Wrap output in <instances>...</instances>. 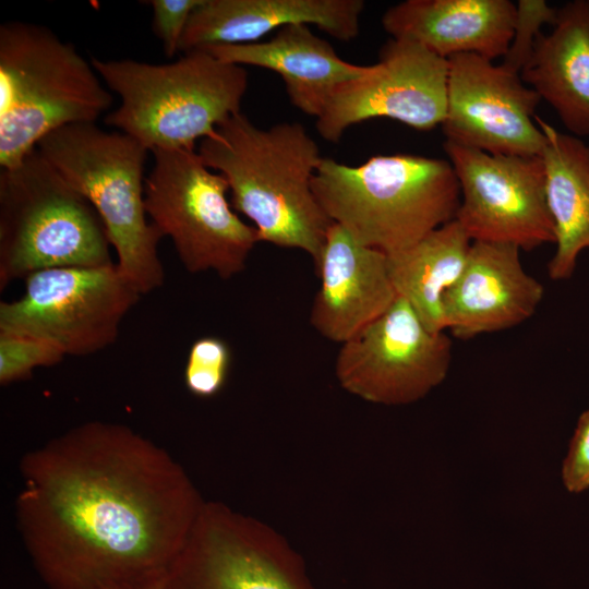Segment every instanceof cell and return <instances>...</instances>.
I'll use <instances>...</instances> for the list:
<instances>
[{
    "label": "cell",
    "instance_id": "cell-8",
    "mask_svg": "<svg viewBox=\"0 0 589 589\" xmlns=\"http://www.w3.org/2000/svg\"><path fill=\"white\" fill-rule=\"evenodd\" d=\"M145 178L147 216L169 237L184 268L214 272L221 279L240 274L259 242L228 201L225 177L208 168L196 149H157Z\"/></svg>",
    "mask_w": 589,
    "mask_h": 589
},
{
    "label": "cell",
    "instance_id": "cell-14",
    "mask_svg": "<svg viewBox=\"0 0 589 589\" xmlns=\"http://www.w3.org/2000/svg\"><path fill=\"white\" fill-rule=\"evenodd\" d=\"M447 60L445 141L493 155L540 156L544 135L534 111L541 98L520 74L473 53Z\"/></svg>",
    "mask_w": 589,
    "mask_h": 589
},
{
    "label": "cell",
    "instance_id": "cell-28",
    "mask_svg": "<svg viewBox=\"0 0 589 589\" xmlns=\"http://www.w3.org/2000/svg\"><path fill=\"white\" fill-rule=\"evenodd\" d=\"M165 577L142 581L139 584L113 587L109 589H165Z\"/></svg>",
    "mask_w": 589,
    "mask_h": 589
},
{
    "label": "cell",
    "instance_id": "cell-17",
    "mask_svg": "<svg viewBox=\"0 0 589 589\" xmlns=\"http://www.w3.org/2000/svg\"><path fill=\"white\" fill-rule=\"evenodd\" d=\"M362 0H202L193 11L179 52L257 43L291 24L315 25L340 40L360 29Z\"/></svg>",
    "mask_w": 589,
    "mask_h": 589
},
{
    "label": "cell",
    "instance_id": "cell-23",
    "mask_svg": "<svg viewBox=\"0 0 589 589\" xmlns=\"http://www.w3.org/2000/svg\"><path fill=\"white\" fill-rule=\"evenodd\" d=\"M231 365V350L221 338L204 336L190 347L185 366L187 389L199 398L216 396L225 386Z\"/></svg>",
    "mask_w": 589,
    "mask_h": 589
},
{
    "label": "cell",
    "instance_id": "cell-3",
    "mask_svg": "<svg viewBox=\"0 0 589 589\" xmlns=\"http://www.w3.org/2000/svg\"><path fill=\"white\" fill-rule=\"evenodd\" d=\"M312 191L333 223L393 254L456 219L460 188L449 160L378 155L359 166L323 157Z\"/></svg>",
    "mask_w": 589,
    "mask_h": 589
},
{
    "label": "cell",
    "instance_id": "cell-19",
    "mask_svg": "<svg viewBox=\"0 0 589 589\" xmlns=\"http://www.w3.org/2000/svg\"><path fill=\"white\" fill-rule=\"evenodd\" d=\"M204 50L229 63L276 72L285 84L290 103L315 118L323 113L341 86L369 73L372 65L342 60L332 44L315 35L305 24L284 26L265 41Z\"/></svg>",
    "mask_w": 589,
    "mask_h": 589
},
{
    "label": "cell",
    "instance_id": "cell-26",
    "mask_svg": "<svg viewBox=\"0 0 589 589\" xmlns=\"http://www.w3.org/2000/svg\"><path fill=\"white\" fill-rule=\"evenodd\" d=\"M143 3L152 8V31L166 56L172 58L179 52L188 22L202 0H148Z\"/></svg>",
    "mask_w": 589,
    "mask_h": 589
},
{
    "label": "cell",
    "instance_id": "cell-7",
    "mask_svg": "<svg viewBox=\"0 0 589 589\" xmlns=\"http://www.w3.org/2000/svg\"><path fill=\"white\" fill-rule=\"evenodd\" d=\"M91 203L36 147L0 171V289L52 267L112 264Z\"/></svg>",
    "mask_w": 589,
    "mask_h": 589
},
{
    "label": "cell",
    "instance_id": "cell-12",
    "mask_svg": "<svg viewBox=\"0 0 589 589\" xmlns=\"http://www.w3.org/2000/svg\"><path fill=\"white\" fill-rule=\"evenodd\" d=\"M460 188L456 220L471 241L532 251L555 243L540 156L493 155L444 142Z\"/></svg>",
    "mask_w": 589,
    "mask_h": 589
},
{
    "label": "cell",
    "instance_id": "cell-9",
    "mask_svg": "<svg viewBox=\"0 0 589 589\" xmlns=\"http://www.w3.org/2000/svg\"><path fill=\"white\" fill-rule=\"evenodd\" d=\"M24 279L19 299L0 302V332L47 340L72 357L112 345L141 297L116 263L46 268Z\"/></svg>",
    "mask_w": 589,
    "mask_h": 589
},
{
    "label": "cell",
    "instance_id": "cell-11",
    "mask_svg": "<svg viewBox=\"0 0 589 589\" xmlns=\"http://www.w3.org/2000/svg\"><path fill=\"white\" fill-rule=\"evenodd\" d=\"M452 346L445 332L430 330L397 297L384 314L341 344L335 376L341 388L368 402L409 405L444 382Z\"/></svg>",
    "mask_w": 589,
    "mask_h": 589
},
{
    "label": "cell",
    "instance_id": "cell-27",
    "mask_svg": "<svg viewBox=\"0 0 589 589\" xmlns=\"http://www.w3.org/2000/svg\"><path fill=\"white\" fill-rule=\"evenodd\" d=\"M561 474L568 492L580 493L589 489V409L578 418Z\"/></svg>",
    "mask_w": 589,
    "mask_h": 589
},
{
    "label": "cell",
    "instance_id": "cell-22",
    "mask_svg": "<svg viewBox=\"0 0 589 589\" xmlns=\"http://www.w3.org/2000/svg\"><path fill=\"white\" fill-rule=\"evenodd\" d=\"M471 239L454 219L412 247L387 254L388 269L398 297L406 300L432 332H445L443 301L457 281Z\"/></svg>",
    "mask_w": 589,
    "mask_h": 589
},
{
    "label": "cell",
    "instance_id": "cell-1",
    "mask_svg": "<svg viewBox=\"0 0 589 589\" xmlns=\"http://www.w3.org/2000/svg\"><path fill=\"white\" fill-rule=\"evenodd\" d=\"M15 521L48 589L161 578L205 503L165 448L116 422L75 425L25 453Z\"/></svg>",
    "mask_w": 589,
    "mask_h": 589
},
{
    "label": "cell",
    "instance_id": "cell-4",
    "mask_svg": "<svg viewBox=\"0 0 589 589\" xmlns=\"http://www.w3.org/2000/svg\"><path fill=\"white\" fill-rule=\"evenodd\" d=\"M91 63L121 99L106 124L152 153L195 149L197 140L215 135L221 122L241 112L249 83L244 67L206 50L189 51L170 63L95 57Z\"/></svg>",
    "mask_w": 589,
    "mask_h": 589
},
{
    "label": "cell",
    "instance_id": "cell-13",
    "mask_svg": "<svg viewBox=\"0 0 589 589\" xmlns=\"http://www.w3.org/2000/svg\"><path fill=\"white\" fill-rule=\"evenodd\" d=\"M447 82V59L412 40L390 38L369 73L335 93L316 118V131L338 143L351 125L376 118L432 130L446 116Z\"/></svg>",
    "mask_w": 589,
    "mask_h": 589
},
{
    "label": "cell",
    "instance_id": "cell-25",
    "mask_svg": "<svg viewBox=\"0 0 589 589\" xmlns=\"http://www.w3.org/2000/svg\"><path fill=\"white\" fill-rule=\"evenodd\" d=\"M557 10L543 0H519L513 38L502 64L519 73L532 52L534 43L544 24L554 25Z\"/></svg>",
    "mask_w": 589,
    "mask_h": 589
},
{
    "label": "cell",
    "instance_id": "cell-24",
    "mask_svg": "<svg viewBox=\"0 0 589 589\" xmlns=\"http://www.w3.org/2000/svg\"><path fill=\"white\" fill-rule=\"evenodd\" d=\"M64 357L63 351L47 340L0 332V384L28 380L35 369L57 365Z\"/></svg>",
    "mask_w": 589,
    "mask_h": 589
},
{
    "label": "cell",
    "instance_id": "cell-21",
    "mask_svg": "<svg viewBox=\"0 0 589 589\" xmlns=\"http://www.w3.org/2000/svg\"><path fill=\"white\" fill-rule=\"evenodd\" d=\"M544 135L541 159L548 207L554 224L556 250L548 264L549 277L573 276L579 254L589 249V146L534 117Z\"/></svg>",
    "mask_w": 589,
    "mask_h": 589
},
{
    "label": "cell",
    "instance_id": "cell-2",
    "mask_svg": "<svg viewBox=\"0 0 589 589\" xmlns=\"http://www.w3.org/2000/svg\"><path fill=\"white\" fill-rule=\"evenodd\" d=\"M197 153L225 177L232 208L253 223L259 242L301 250L317 264L333 221L312 191L323 157L301 123L262 129L239 112L202 140Z\"/></svg>",
    "mask_w": 589,
    "mask_h": 589
},
{
    "label": "cell",
    "instance_id": "cell-18",
    "mask_svg": "<svg viewBox=\"0 0 589 589\" xmlns=\"http://www.w3.org/2000/svg\"><path fill=\"white\" fill-rule=\"evenodd\" d=\"M515 20L509 0H406L384 12L382 26L392 38L412 40L444 59L473 53L493 61L506 55Z\"/></svg>",
    "mask_w": 589,
    "mask_h": 589
},
{
    "label": "cell",
    "instance_id": "cell-20",
    "mask_svg": "<svg viewBox=\"0 0 589 589\" xmlns=\"http://www.w3.org/2000/svg\"><path fill=\"white\" fill-rule=\"evenodd\" d=\"M552 27L537 37L520 77L572 135L589 136V0L557 9Z\"/></svg>",
    "mask_w": 589,
    "mask_h": 589
},
{
    "label": "cell",
    "instance_id": "cell-5",
    "mask_svg": "<svg viewBox=\"0 0 589 589\" xmlns=\"http://www.w3.org/2000/svg\"><path fill=\"white\" fill-rule=\"evenodd\" d=\"M113 97L92 65L50 28L0 25V166H17L48 134L95 123Z\"/></svg>",
    "mask_w": 589,
    "mask_h": 589
},
{
    "label": "cell",
    "instance_id": "cell-16",
    "mask_svg": "<svg viewBox=\"0 0 589 589\" xmlns=\"http://www.w3.org/2000/svg\"><path fill=\"white\" fill-rule=\"evenodd\" d=\"M321 287L310 323L324 338L340 345L384 314L397 299L387 254L354 239L333 223L315 265Z\"/></svg>",
    "mask_w": 589,
    "mask_h": 589
},
{
    "label": "cell",
    "instance_id": "cell-10",
    "mask_svg": "<svg viewBox=\"0 0 589 589\" xmlns=\"http://www.w3.org/2000/svg\"><path fill=\"white\" fill-rule=\"evenodd\" d=\"M165 589H316L303 557L273 527L205 501Z\"/></svg>",
    "mask_w": 589,
    "mask_h": 589
},
{
    "label": "cell",
    "instance_id": "cell-6",
    "mask_svg": "<svg viewBox=\"0 0 589 589\" xmlns=\"http://www.w3.org/2000/svg\"><path fill=\"white\" fill-rule=\"evenodd\" d=\"M37 148L96 211L120 274L140 294L160 288L165 271L157 248L163 236L144 202L148 151L131 136L96 123L63 127Z\"/></svg>",
    "mask_w": 589,
    "mask_h": 589
},
{
    "label": "cell",
    "instance_id": "cell-15",
    "mask_svg": "<svg viewBox=\"0 0 589 589\" xmlns=\"http://www.w3.org/2000/svg\"><path fill=\"white\" fill-rule=\"evenodd\" d=\"M543 296L517 247L472 241L462 273L444 297L445 328L458 339L509 329L530 318Z\"/></svg>",
    "mask_w": 589,
    "mask_h": 589
}]
</instances>
